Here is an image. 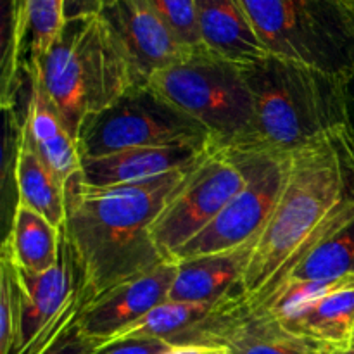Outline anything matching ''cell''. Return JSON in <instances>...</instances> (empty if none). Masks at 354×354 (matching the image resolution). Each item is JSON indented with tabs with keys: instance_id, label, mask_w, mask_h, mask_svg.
<instances>
[{
	"instance_id": "17",
	"label": "cell",
	"mask_w": 354,
	"mask_h": 354,
	"mask_svg": "<svg viewBox=\"0 0 354 354\" xmlns=\"http://www.w3.org/2000/svg\"><path fill=\"white\" fill-rule=\"evenodd\" d=\"M23 124L41 161L57 176L59 182L68 185L73 176L80 175L82 154L78 142L69 133L40 86L33 82H30V99L24 111Z\"/></svg>"
},
{
	"instance_id": "8",
	"label": "cell",
	"mask_w": 354,
	"mask_h": 354,
	"mask_svg": "<svg viewBox=\"0 0 354 354\" xmlns=\"http://www.w3.org/2000/svg\"><path fill=\"white\" fill-rule=\"evenodd\" d=\"M228 149L244 171L245 185L213 223L175 256L173 263L230 251L254 241L275 209L289 171L290 154L263 145Z\"/></svg>"
},
{
	"instance_id": "18",
	"label": "cell",
	"mask_w": 354,
	"mask_h": 354,
	"mask_svg": "<svg viewBox=\"0 0 354 354\" xmlns=\"http://www.w3.org/2000/svg\"><path fill=\"white\" fill-rule=\"evenodd\" d=\"M12 165L17 201L64 230L66 185L41 161L23 121L17 124Z\"/></svg>"
},
{
	"instance_id": "24",
	"label": "cell",
	"mask_w": 354,
	"mask_h": 354,
	"mask_svg": "<svg viewBox=\"0 0 354 354\" xmlns=\"http://www.w3.org/2000/svg\"><path fill=\"white\" fill-rule=\"evenodd\" d=\"M173 348L175 344L162 339L130 337L106 342L97 349L95 354H165Z\"/></svg>"
},
{
	"instance_id": "6",
	"label": "cell",
	"mask_w": 354,
	"mask_h": 354,
	"mask_svg": "<svg viewBox=\"0 0 354 354\" xmlns=\"http://www.w3.org/2000/svg\"><path fill=\"white\" fill-rule=\"evenodd\" d=\"M147 86L206 128L223 147L258 145L254 99L241 66L199 50L154 73Z\"/></svg>"
},
{
	"instance_id": "7",
	"label": "cell",
	"mask_w": 354,
	"mask_h": 354,
	"mask_svg": "<svg viewBox=\"0 0 354 354\" xmlns=\"http://www.w3.org/2000/svg\"><path fill=\"white\" fill-rule=\"evenodd\" d=\"M206 128L166 102L151 86H135L80 131L82 159L130 149L183 147L211 142Z\"/></svg>"
},
{
	"instance_id": "27",
	"label": "cell",
	"mask_w": 354,
	"mask_h": 354,
	"mask_svg": "<svg viewBox=\"0 0 354 354\" xmlns=\"http://www.w3.org/2000/svg\"><path fill=\"white\" fill-rule=\"evenodd\" d=\"M346 109H348V131L354 142V76L346 83Z\"/></svg>"
},
{
	"instance_id": "23",
	"label": "cell",
	"mask_w": 354,
	"mask_h": 354,
	"mask_svg": "<svg viewBox=\"0 0 354 354\" xmlns=\"http://www.w3.org/2000/svg\"><path fill=\"white\" fill-rule=\"evenodd\" d=\"M17 337V296L12 272L0 258V354H10Z\"/></svg>"
},
{
	"instance_id": "2",
	"label": "cell",
	"mask_w": 354,
	"mask_h": 354,
	"mask_svg": "<svg viewBox=\"0 0 354 354\" xmlns=\"http://www.w3.org/2000/svg\"><path fill=\"white\" fill-rule=\"evenodd\" d=\"M197 162L124 185L90 187L80 175L69 180L64 241L75 263L82 308L165 263L152 227Z\"/></svg>"
},
{
	"instance_id": "9",
	"label": "cell",
	"mask_w": 354,
	"mask_h": 354,
	"mask_svg": "<svg viewBox=\"0 0 354 354\" xmlns=\"http://www.w3.org/2000/svg\"><path fill=\"white\" fill-rule=\"evenodd\" d=\"M244 185L245 175L230 149L213 142L152 227L154 244L162 259L173 263Z\"/></svg>"
},
{
	"instance_id": "12",
	"label": "cell",
	"mask_w": 354,
	"mask_h": 354,
	"mask_svg": "<svg viewBox=\"0 0 354 354\" xmlns=\"http://www.w3.org/2000/svg\"><path fill=\"white\" fill-rule=\"evenodd\" d=\"M175 277L176 263L165 261L152 272L121 283L95 303L80 310L76 320L80 330L99 344L113 341L124 328L168 301Z\"/></svg>"
},
{
	"instance_id": "25",
	"label": "cell",
	"mask_w": 354,
	"mask_h": 354,
	"mask_svg": "<svg viewBox=\"0 0 354 354\" xmlns=\"http://www.w3.org/2000/svg\"><path fill=\"white\" fill-rule=\"evenodd\" d=\"M78 320V318H76ZM102 344H99L93 339L86 337L80 330L78 324H73L52 342L48 348H45L40 354H95L97 349Z\"/></svg>"
},
{
	"instance_id": "11",
	"label": "cell",
	"mask_w": 354,
	"mask_h": 354,
	"mask_svg": "<svg viewBox=\"0 0 354 354\" xmlns=\"http://www.w3.org/2000/svg\"><path fill=\"white\" fill-rule=\"evenodd\" d=\"M100 16L120 40L140 86L154 73L199 52L178 40L149 0H116Z\"/></svg>"
},
{
	"instance_id": "19",
	"label": "cell",
	"mask_w": 354,
	"mask_h": 354,
	"mask_svg": "<svg viewBox=\"0 0 354 354\" xmlns=\"http://www.w3.org/2000/svg\"><path fill=\"white\" fill-rule=\"evenodd\" d=\"M62 244V228L52 225L47 218L16 199L9 232L2 244V256H7L14 265L26 272L44 273L59 263Z\"/></svg>"
},
{
	"instance_id": "1",
	"label": "cell",
	"mask_w": 354,
	"mask_h": 354,
	"mask_svg": "<svg viewBox=\"0 0 354 354\" xmlns=\"http://www.w3.org/2000/svg\"><path fill=\"white\" fill-rule=\"evenodd\" d=\"M354 218V142L349 131L317 138L290 154L277 206L237 287L254 310L318 244Z\"/></svg>"
},
{
	"instance_id": "28",
	"label": "cell",
	"mask_w": 354,
	"mask_h": 354,
	"mask_svg": "<svg viewBox=\"0 0 354 354\" xmlns=\"http://www.w3.org/2000/svg\"><path fill=\"white\" fill-rule=\"evenodd\" d=\"M335 354H354V349H344V351H337Z\"/></svg>"
},
{
	"instance_id": "3",
	"label": "cell",
	"mask_w": 354,
	"mask_h": 354,
	"mask_svg": "<svg viewBox=\"0 0 354 354\" xmlns=\"http://www.w3.org/2000/svg\"><path fill=\"white\" fill-rule=\"evenodd\" d=\"M23 71L40 86L76 142L90 118L140 86L102 16L66 21L47 54Z\"/></svg>"
},
{
	"instance_id": "13",
	"label": "cell",
	"mask_w": 354,
	"mask_h": 354,
	"mask_svg": "<svg viewBox=\"0 0 354 354\" xmlns=\"http://www.w3.org/2000/svg\"><path fill=\"white\" fill-rule=\"evenodd\" d=\"M214 140L183 147L130 149L100 158L82 159L80 178L90 187H114L144 182L196 165Z\"/></svg>"
},
{
	"instance_id": "5",
	"label": "cell",
	"mask_w": 354,
	"mask_h": 354,
	"mask_svg": "<svg viewBox=\"0 0 354 354\" xmlns=\"http://www.w3.org/2000/svg\"><path fill=\"white\" fill-rule=\"evenodd\" d=\"M275 57L348 83L354 76V0H242Z\"/></svg>"
},
{
	"instance_id": "26",
	"label": "cell",
	"mask_w": 354,
	"mask_h": 354,
	"mask_svg": "<svg viewBox=\"0 0 354 354\" xmlns=\"http://www.w3.org/2000/svg\"><path fill=\"white\" fill-rule=\"evenodd\" d=\"M116 0H66L64 3V19H80V17L100 16L104 10Z\"/></svg>"
},
{
	"instance_id": "4",
	"label": "cell",
	"mask_w": 354,
	"mask_h": 354,
	"mask_svg": "<svg viewBox=\"0 0 354 354\" xmlns=\"http://www.w3.org/2000/svg\"><path fill=\"white\" fill-rule=\"evenodd\" d=\"M244 73L254 99L258 145L292 154L324 135L348 131L341 80L275 55Z\"/></svg>"
},
{
	"instance_id": "15",
	"label": "cell",
	"mask_w": 354,
	"mask_h": 354,
	"mask_svg": "<svg viewBox=\"0 0 354 354\" xmlns=\"http://www.w3.org/2000/svg\"><path fill=\"white\" fill-rule=\"evenodd\" d=\"M204 48L223 61L249 68L272 55L242 0H196Z\"/></svg>"
},
{
	"instance_id": "22",
	"label": "cell",
	"mask_w": 354,
	"mask_h": 354,
	"mask_svg": "<svg viewBox=\"0 0 354 354\" xmlns=\"http://www.w3.org/2000/svg\"><path fill=\"white\" fill-rule=\"evenodd\" d=\"M182 44L194 50H206L201 40L196 0H149Z\"/></svg>"
},
{
	"instance_id": "21",
	"label": "cell",
	"mask_w": 354,
	"mask_h": 354,
	"mask_svg": "<svg viewBox=\"0 0 354 354\" xmlns=\"http://www.w3.org/2000/svg\"><path fill=\"white\" fill-rule=\"evenodd\" d=\"M66 0H28V37L24 64L40 61L64 26Z\"/></svg>"
},
{
	"instance_id": "29",
	"label": "cell",
	"mask_w": 354,
	"mask_h": 354,
	"mask_svg": "<svg viewBox=\"0 0 354 354\" xmlns=\"http://www.w3.org/2000/svg\"><path fill=\"white\" fill-rule=\"evenodd\" d=\"M349 349H354V335H353V341H351V348Z\"/></svg>"
},
{
	"instance_id": "14",
	"label": "cell",
	"mask_w": 354,
	"mask_h": 354,
	"mask_svg": "<svg viewBox=\"0 0 354 354\" xmlns=\"http://www.w3.org/2000/svg\"><path fill=\"white\" fill-rule=\"evenodd\" d=\"M209 346L228 354H335L337 351L287 330L277 318L259 311L235 310L216 322Z\"/></svg>"
},
{
	"instance_id": "16",
	"label": "cell",
	"mask_w": 354,
	"mask_h": 354,
	"mask_svg": "<svg viewBox=\"0 0 354 354\" xmlns=\"http://www.w3.org/2000/svg\"><path fill=\"white\" fill-rule=\"evenodd\" d=\"M258 239L230 251L176 263V277L169 289L168 301L218 303L228 297L237 299L235 292L258 244Z\"/></svg>"
},
{
	"instance_id": "10",
	"label": "cell",
	"mask_w": 354,
	"mask_h": 354,
	"mask_svg": "<svg viewBox=\"0 0 354 354\" xmlns=\"http://www.w3.org/2000/svg\"><path fill=\"white\" fill-rule=\"evenodd\" d=\"M252 311L272 315L292 334L344 351L354 335V277L286 283Z\"/></svg>"
},
{
	"instance_id": "20",
	"label": "cell",
	"mask_w": 354,
	"mask_h": 354,
	"mask_svg": "<svg viewBox=\"0 0 354 354\" xmlns=\"http://www.w3.org/2000/svg\"><path fill=\"white\" fill-rule=\"evenodd\" d=\"M342 277H354V218L341 230L318 244L277 289L292 282L334 280L342 279Z\"/></svg>"
}]
</instances>
